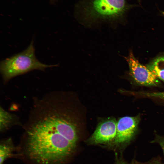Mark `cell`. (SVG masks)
Here are the masks:
<instances>
[{
	"label": "cell",
	"mask_w": 164,
	"mask_h": 164,
	"mask_svg": "<svg viewBox=\"0 0 164 164\" xmlns=\"http://www.w3.org/2000/svg\"><path fill=\"white\" fill-rule=\"evenodd\" d=\"M153 142L158 143L160 146L164 154V137L156 135Z\"/></svg>",
	"instance_id": "8fae6325"
},
{
	"label": "cell",
	"mask_w": 164,
	"mask_h": 164,
	"mask_svg": "<svg viewBox=\"0 0 164 164\" xmlns=\"http://www.w3.org/2000/svg\"><path fill=\"white\" fill-rule=\"evenodd\" d=\"M115 164H128L121 159H117Z\"/></svg>",
	"instance_id": "7c38bea8"
},
{
	"label": "cell",
	"mask_w": 164,
	"mask_h": 164,
	"mask_svg": "<svg viewBox=\"0 0 164 164\" xmlns=\"http://www.w3.org/2000/svg\"><path fill=\"white\" fill-rule=\"evenodd\" d=\"M125 59L128 65L130 75L136 83L146 86H156L160 84L156 76L147 66L142 64L132 52L129 53Z\"/></svg>",
	"instance_id": "277c9868"
},
{
	"label": "cell",
	"mask_w": 164,
	"mask_h": 164,
	"mask_svg": "<svg viewBox=\"0 0 164 164\" xmlns=\"http://www.w3.org/2000/svg\"><path fill=\"white\" fill-rule=\"evenodd\" d=\"M26 134L27 154L38 164H60L76 147L60 135L35 131H26Z\"/></svg>",
	"instance_id": "6da1fadb"
},
{
	"label": "cell",
	"mask_w": 164,
	"mask_h": 164,
	"mask_svg": "<svg viewBox=\"0 0 164 164\" xmlns=\"http://www.w3.org/2000/svg\"><path fill=\"white\" fill-rule=\"evenodd\" d=\"M146 66L159 79L164 81V56L155 58Z\"/></svg>",
	"instance_id": "ba28073f"
},
{
	"label": "cell",
	"mask_w": 164,
	"mask_h": 164,
	"mask_svg": "<svg viewBox=\"0 0 164 164\" xmlns=\"http://www.w3.org/2000/svg\"><path fill=\"white\" fill-rule=\"evenodd\" d=\"M136 6L126 0H80L74 14L80 23L90 27L104 22L114 24Z\"/></svg>",
	"instance_id": "7a4b0ae2"
},
{
	"label": "cell",
	"mask_w": 164,
	"mask_h": 164,
	"mask_svg": "<svg viewBox=\"0 0 164 164\" xmlns=\"http://www.w3.org/2000/svg\"><path fill=\"white\" fill-rule=\"evenodd\" d=\"M57 65H48L39 61L35 55L33 40L22 51L2 60L0 71L3 81L7 83L12 78L34 70L44 71Z\"/></svg>",
	"instance_id": "3957f363"
},
{
	"label": "cell",
	"mask_w": 164,
	"mask_h": 164,
	"mask_svg": "<svg viewBox=\"0 0 164 164\" xmlns=\"http://www.w3.org/2000/svg\"><path fill=\"white\" fill-rule=\"evenodd\" d=\"M142 94L148 97L160 98L164 100V91L161 92H153L151 93H142Z\"/></svg>",
	"instance_id": "30bf717a"
},
{
	"label": "cell",
	"mask_w": 164,
	"mask_h": 164,
	"mask_svg": "<svg viewBox=\"0 0 164 164\" xmlns=\"http://www.w3.org/2000/svg\"><path fill=\"white\" fill-rule=\"evenodd\" d=\"M140 120L139 115L120 118L117 121L116 135L113 144L117 145L130 142L136 133Z\"/></svg>",
	"instance_id": "5b68a950"
},
{
	"label": "cell",
	"mask_w": 164,
	"mask_h": 164,
	"mask_svg": "<svg viewBox=\"0 0 164 164\" xmlns=\"http://www.w3.org/2000/svg\"><path fill=\"white\" fill-rule=\"evenodd\" d=\"M161 13L164 17V11H160Z\"/></svg>",
	"instance_id": "4fadbf2b"
},
{
	"label": "cell",
	"mask_w": 164,
	"mask_h": 164,
	"mask_svg": "<svg viewBox=\"0 0 164 164\" xmlns=\"http://www.w3.org/2000/svg\"><path fill=\"white\" fill-rule=\"evenodd\" d=\"M13 148L10 138L1 142L0 146V164H3L5 161L12 155Z\"/></svg>",
	"instance_id": "9c48e42d"
},
{
	"label": "cell",
	"mask_w": 164,
	"mask_h": 164,
	"mask_svg": "<svg viewBox=\"0 0 164 164\" xmlns=\"http://www.w3.org/2000/svg\"><path fill=\"white\" fill-rule=\"evenodd\" d=\"M18 118L16 115L9 113L3 108H0V130L3 132L13 125L19 124Z\"/></svg>",
	"instance_id": "52a82bcc"
},
{
	"label": "cell",
	"mask_w": 164,
	"mask_h": 164,
	"mask_svg": "<svg viewBox=\"0 0 164 164\" xmlns=\"http://www.w3.org/2000/svg\"><path fill=\"white\" fill-rule=\"evenodd\" d=\"M117 121L114 118H109L100 122L89 139L88 142L97 144L112 142L117 133Z\"/></svg>",
	"instance_id": "8992f818"
}]
</instances>
